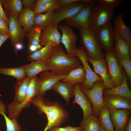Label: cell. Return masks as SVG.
Returning <instances> with one entry per match:
<instances>
[{
	"label": "cell",
	"instance_id": "cell-1",
	"mask_svg": "<svg viewBox=\"0 0 131 131\" xmlns=\"http://www.w3.org/2000/svg\"><path fill=\"white\" fill-rule=\"evenodd\" d=\"M39 114L44 113L48 120L47 124L43 131H47L52 127L59 128L69 118L67 111L64 107L57 101H52L44 98L43 96L38 94L31 101Z\"/></svg>",
	"mask_w": 131,
	"mask_h": 131
},
{
	"label": "cell",
	"instance_id": "cell-2",
	"mask_svg": "<svg viewBox=\"0 0 131 131\" xmlns=\"http://www.w3.org/2000/svg\"><path fill=\"white\" fill-rule=\"evenodd\" d=\"M81 63L78 57L66 53L62 47L59 45L57 46L51 56L44 63L50 72L65 75L77 68Z\"/></svg>",
	"mask_w": 131,
	"mask_h": 131
},
{
	"label": "cell",
	"instance_id": "cell-3",
	"mask_svg": "<svg viewBox=\"0 0 131 131\" xmlns=\"http://www.w3.org/2000/svg\"><path fill=\"white\" fill-rule=\"evenodd\" d=\"M78 30L81 37V44L89 57L95 60L104 57L103 49L97 33L90 27L85 29Z\"/></svg>",
	"mask_w": 131,
	"mask_h": 131
},
{
	"label": "cell",
	"instance_id": "cell-4",
	"mask_svg": "<svg viewBox=\"0 0 131 131\" xmlns=\"http://www.w3.org/2000/svg\"><path fill=\"white\" fill-rule=\"evenodd\" d=\"M95 2V0H79L68 6L60 7L53 11L50 24L58 25L60 22L75 15L88 3L94 4Z\"/></svg>",
	"mask_w": 131,
	"mask_h": 131
},
{
	"label": "cell",
	"instance_id": "cell-5",
	"mask_svg": "<svg viewBox=\"0 0 131 131\" xmlns=\"http://www.w3.org/2000/svg\"><path fill=\"white\" fill-rule=\"evenodd\" d=\"M8 27L10 40L16 56L17 57L18 51L22 49L26 33L17 21L18 17L14 15L8 16Z\"/></svg>",
	"mask_w": 131,
	"mask_h": 131
},
{
	"label": "cell",
	"instance_id": "cell-6",
	"mask_svg": "<svg viewBox=\"0 0 131 131\" xmlns=\"http://www.w3.org/2000/svg\"><path fill=\"white\" fill-rule=\"evenodd\" d=\"M114 10L99 4L93 6L90 27L96 33L111 21L114 15Z\"/></svg>",
	"mask_w": 131,
	"mask_h": 131
},
{
	"label": "cell",
	"instance_id": "cell-7",
	"mask_svg": "<svg viewBox=\"0 0 131 131\" xmlns=\"http://www.w3.org/2000/svg\"><path fill=\"white\" fill-rule=\"evenodd\" d=\"M82 91L90 100L92 105L93 114L98 118L100 110L104 106L103 93L105 88L102 81L95 82L92 88L90 89H84L81 87Z\"/></svg>",
	"mask_w": 131,
	"mask_h": 131
},
{
	"label": "cell",
	"instance_id": "cell-8",
	"mask_svg": "<svg viewBox=\"0 0 131 131\" xmlns=\"http://www.w3.org/2000/svg\"><path fill=\"white\" fill-rule=\"evenodd\" d=\"M75 55L82 63L85 73V80L84 82L81 83V87L84 89H90L92 88L95 82L102 81L101 78L94 72L90 66L87 60L89 57L82 47L77 48Z\"/></svg>",
	"mask_w": 131,
	"mask_h": 131
},
{
	"label": "cell",
	"instance_id": "cell-9",
	"mask_svg": "<svg viewBox=\"0 0 131 131\" xmlns=\"http://www.w3.org/2000/svg\"><path fill=\"white\" fill-rule=\"evenodd\" d=\"M94 5L88 3L78 13L65 20L66 25L69 27L85 29L90 27L92 13Z\"/></svg>",
	"mask_w": 131,
	"mask_h": 131
},
{
	"label": "cell",
	"instance_id": "cell-10",
	"mask_svg": "<svg viewBox=\"0 0 131 131\" xmlns=\"http://www.w3.org/2000/svg\"><path fill=\"white\" fill-rule=\"evenodd\" d=\"M104 56L107 63L109 76L114 87L120 85L123 82V75L120 66L116 58L113 51L104 53Z\"/></svg>",
	"mask_w": 131,
	"mask_h": 131
},
{
	"label": "cell",
	"instance_id": "cell-11",
	"mask_svg": "<svg viewBox=\"0 0 131 131\" xmlns=\"http://www.w3.org/2000/svg\"><path fill=\"white\" fill-rule=\"evenodd\" d=\"M97 33L103 49L106 53L113 51L116 39L113 27L111 21L101 28Z\"/></svg>",
	"mask_w": 131,
	"mask_h": 131
},
{
	"label": "cell",
	"instance_id": "cell-12",
	"mask_svg": "<svg viewBox=\"0 0 131 131\" xmlns=\"http://www.w3.org/2000/svg\"><path fill=\"white\" fill-rule=\"evenodd\" d=\"M58 28L62 32L61 42L64 45L67 53L75 56L77 40L76 34L70 27L66 25H58Z\"/></svg>",
	"mask_w": 131,
	"mask_h": 131
},
{
	"label": "cell",
	"instance_id": "cell-13",
	"mask_svg": "<svg viewBox=\"0 0 131 131\" xmlns=\"http://www.w3.org/2000/svg\"><path fill=\"white\" fill-rule=\"evenodd\" d=\"M110 117L115 131H124L131 116V109H109Z\"/></svg>",
	"mask_w": 131,
	"mask_h": 131
},
{
	"label": "cell",
	"instance_id": "cell-14",
	"mask_svg": "<svg viewBox=\"0 0 131 131\" xmlns=\"http://www.w3.org/2000/svg\"><path fill=\"white\" fill-rule=\"evenodd\" d=\"M87 60L93 66L94 72L100 76L105 89L115 87L109 76L108 65L104 57L95 60L88 57Z\"/></svg>",
	"mask_w": 131,
	"mask_h": 131
},
{
	"label": "cell",
	"instance_id": "cell-15",
	"mask_svg": "<svg viewBox=\"0 0 131 131\" xmlns=\"http://www.w3.org/2000/svg\"><path fill=\"white\" fill-rule=\"evenodd\" d=\"M74 99L73 103L74 104L77 103L81 107L83 111V120H84L93 114L91 103L82 91L80 85L79 84L74 85Z\"/></svg>",
	"mask_w": 131,
	"mask_h": 131
},
{
	"label": "cell",
	"instance_id": "cell-16",
	"mask_svg": "<svg viewBox=\"0 0 131 131\" xmlns=\"http://www.w3.org/2000/svg\"><path fill=\"white\" fill-rule=\"evenodd\" d=\"M104 105L109 109H131V99L114 94L103 95Z\"/></svg>",
	"mask_w": 131,
	"mask_h": 131
},
{
	"label": "cell",
	"instance_id": "cell-17",
	"mask_svg": "<svg viewBox=\"0 0 131 131\" xmlns=\"http://www.w3.org/2000/svg\"><path fill=\"white\" fill-rule=\"evenodd\" d=\"M123 14L120 13L113 19L114 27L115 39L120 38L125 41L131 46L130 28L125 24Z\"/></svg>",
	"mask_w": 131,
	"mask_h": 131
},
{
	"label": "cell",
	"instance_id": "cell-18",
	"mask_svg": "<svg viewBox=\"0 0 131 131\" xmlns=\"http://www.w3.org/2000/svg\"><path fill=\"white\" fill-rule=\"evenodd\" d=\"M44 27L34 25L26 33L28 43V53L30 54L41 49L42 45L40 43V38Z\"/></svg>",
	"mask_w": 131,
	"mask_h": 131
},
{
	"label": "cell",
	"instance_id": "cell-19",
	"mask_svg": "<svg viewBox=\"0 0 131 131\" xmlns=\"http://www.w3.org/2000/svg\"><path fill=\"white\" fill-rule=\"evenodd\" d=\"M66 75H58L48 71L42 72L40 74V84L38 94L43 96L47 90H51L56 83L64 78Z\"/></svg>",
	"mask_w": 131,
	"mask_h": 131
},
{
	"label": "cell",
	"instance_id": "cell-20",
	"mask_svg": "<svg viewBox=\"0 0 131 131\" xmlns=\"http://www.w3.org/2000/svg\"><path fill=\"white\" fill-rule=\"evenodd\" d=\"M58 25L51 24L45 27L42 31L40 38V43L45 46L49 42H52L59 46L61 42V35L58 30Z\"/></svg>",
	"mask_w": 131,
	"mask_h": 131
},
{
	"label": "cell",
	"instance_id": "cell-21",
	"mask_svg": "<svg viewBox=\"0 0 131 131\" xmlns=\"http://www.w3.org/2000/svg\"><path fill=\"white\" fill-rule=\"evenodd\" d=\"M31 78L27 75L22 79L17 81L15 85V95L14 101L10 104L12 105L20 104L25 100Z\"/></svg>",
	"mask_w": 131,
	"mask_h": 131
},
{
	"label": "cell",
	"instance_id": "cell-22",
	"mask_svg": "<svg viewBox=\"0 0 131 131\" xmlns=\"http://www.w3.org/2000/svg\"><path fill=\"white\" fill-rule=\"evenodd\" d=\"M57 46L54 43L49 42L40 50L29 54L27 59L31 61L38 60L45 62L51 56Z\"/></svg>",
	"mask_w": 131,
	"mask_h": 131
},
{
	"label": "cell",
	"instance_id": "cell-23",
	"mask_svg": "<svg viewBox=\"0 0 131 131\" xmlns=\"http://www.w3.org/2000/svg\"><path fill=\"white\" fill-rule=\"evenodd\" d=\"M74 85L69 82L59 81L52 87L51 90L58 93L69 104L70 99L74 96Z\"/></svg>",
	"mask_w": 131,
	"mask_h": 131
},
{
	"label": "cell",
	"instance_id": "cell-24",
	"mask_svg": "<svg viewBox=\"0 0 131 131\" xmlns=\"http://www.w3.org/2000/svg\"><path fill=\"white\" fill-rule=\"evenodd\" d=\"M113 51L117 60L130 57L131 46L123 40L117 38L114 43Z\"/></svg>",
	"mask_w": 131,
	"mask_h": 131
},
{
	"label": "cell",
	"instance_id": "cell-25",
	"mask_svg": "<svg viewBox=\"0 0 131 131\" xmlns=\"http://www.w3.org/2000/svg\"><path fill=\"white\" fill-rule=\"evenodd\" d=\"M1 1L7 17L14 15L18 17L23 9L21 0H2Z\"/></svg>",
	"mask_w": 131,
	"mask_h": 131
},
{
	"label": "cell",
	"instance_id": "cell-26",
	"mask_svg": "<svg viewBox=\"0 0 131 131\" xmlns=\"http://www.w3.org/2000/svg\"><path fill=\"white\" fill-rule=\"evenodd\" d=\"M35 16L33 10L24 8L17 18L18 23L23 27V29L25 33L31 28L35 25L34 21Z\"/></svg>",
	"mask_w": 131,
	"mask_h": 131
},
{
	"label": "cell",
	"instance_id": "cell-27",
	"mask_svg": "<svg viewBox=\"0 0 131 131\" xmlns=\"http://www.w3.org/2000/svg\"><path fill=\"white\" fill-rule=\"evenodd\" d=\"M85 79V70L83 66L80 65L77 68L72 70L66 75L62 81L63 82H68L74 85L83 83Z\"/></svg>",
	"mask_w": 131,
	"mask_h": 131
},
{
	"label": "cell",
	"instance_id": "cell-28",
	"mask_svg": "<svg viewBox=\"0 0 131 131\" xmlns=\"http://www.w3.org/2000/svg\"><path fill=\"white\" fill-rule=\"evenodd\" d=\"M111 94L119 95L131 99V91L128 86L126 75H123V82L120 85L104 90L103 95Z\"/></svg>",
	"mask_w": 131,
	"mask_h": 131
},
{
	"label": "cell",
	"instance_id": "cell-29",
	"mask_svg": "<svg viewBox=\"0 0 131 131\" xmlns=\"http://www.w3.org/2000/svg\"><path fill=\"white\" fill-rule=\"evenodd\" d=\"M23 66L26 75L30 78L36 76L40 73L49 71L44 62L40 61H33Z\"/></svg>",
	"mask_w": 131,
	"mask_h": 131
},
{
	"label": "cell",
	"instance_id": "cell-30",
	"mask_svg": "<svg viewBox=\"0 0 131 131\" xmlns=\"http://www.w3.org/2000/svg\"><path fill=\"white\" fill-rule=\"evenodd\" d=\"M98 120L102 128L106 131H115L111 120L109 109L104 105L101 108Z\"/></svg>",
	"mask_w": 131,
	"mask_h": 131
},
{
	"label": "cell",
	"instance_id": "cell-31",
	"mask_svg": "<svg viewBox=\"0 0 131 131\" xmlns=\"http://www.w3.org/2000/svg\"><path fill=\"white\" fill-rule=\"evenodd\" d=\"M80 126L83 131H99L101 128L98 118L93 114L81 121Z\"/></svg>",
	"mask_w": 131,
	"mask_h": 131
},
{
	"label": "cell",
	"instance_id": "cell-32",
	"mask_svg": "<svg viewBox=\"0 0 131 131\" xmlns=\"http://www.w3.org/2000/svg\"><path fill=\"white\" fill-rule=\"evenodd\" d=\"M40 78L36 76L31 78L28 89L26 98L25 102L30 103L31 100L39 94L40 89Z\"/></svg>",
	"mask_w": 131,
	"mask_h": 131
},
{
	"label": "cell",
	"instance_id": "cell-33",
	"mask_svg": "<svg viewBox=\"0 0 131 131\" xmlns=\"http://www.w3.org/2000/svg\"><path fill=\"white\" fill-rule=\"evenodd\" d=\"M60 7V0H51L47 2L35 5L33 11L36 16L43 13L53 11Z\"/></svg>",
	"mask_w": 131,
	"mask_h": 131
},
{
	"label": "cell",
	"instance_id": "cell-34",
	"mask_svg": "<svg viewBox=\"0 0 131 131\" xmlns=\"http://www.w3.org/2000/svg\"><path fill=\"white\" fill-rule=\"evenodd\" d=\"M0 74L12 76L16 78L17 81L22 79L26 76L23 66L11 68L0 67Z\"/></svg>",
	"mask_w": 131,
	"mask_h": 131
},
{
	"label": "cell",
	"instance_id": "cell-35",
	"mask_svg": "<svg viewBox=\"0 0 131 131\" xmlns=\"http://www.w3.org/2000/svg\"><path fill=\"white\" fill-rule=\"evenodd\" d=\"M53 12V11H49L35 16L34 21L35 25L45 27L50 24Z\"/></svg>",
	"mask_w": 131,
	"mask_h": 131
},
{
	"label": "cell",
	"instance_id": "cell-36",
	"mask_svg": "<svg viewBox=\"0 0 131 131\" xmlns=\"http://www.w3.org/2000/svg\"><path fill=\"white\" fill-rule=\"evenodd\" d=\"M7 131H21V127L16 118L11 119L8 116L5 119Z\"/></svg>",
	"mask_w": 131,
	"mask_h": 131
},
{
	"label": "cell",
	"instance_id": "cell-37",
	"mask_svg": "<svg viewBox=\"0 0 131 131\" xmlns=\"http://www.w3.org/2000/svg\"><path fill=\"white\" fill-rule=\"evenodd\" d=\"M97 2L110 9L113 10L119 6L124 0H97Z\"/></svg>",
	"mask_w": 131,
	"mask_h": 131
},
{
	"label": "cell",
	"instance_id": "cell-38",
	"mask_svg": "<svg viewBox=\"0 0 131 131\" xmlns=\"http://www.w3.org/2000/svg\"><path fill=\"white\" fill-rule=\"evenodd\" d=\"M125 70L130 80L131 79V62L130 57L117 60Z\"/></svg>",
	"mask_w": 131,
	"mask_h": 131
},
{
	"label": "cell",
	"instance_id": "cell-39",
	"mask_svg": "<svg viewBox=\"0 0 131 131\" xmlns=\"http://www.w3.org/2000/svg\"><path fill=\"white\" fill-rule=\"evenodd\" d=\"M47 131H83L82 128L80 126L78 127H73L67 126L64 127H52Z\"/></svg>",
	"mask_w": 131,
	"mask_h": 131
},
{
	"label": "cell",
	"instance_id": "cell-40",
	"mask_svg": "<svg viewBox=\"0 0 131 131\" xmlns=\"http://www.w3.org/2000/svg\"><path fill=\"white\" fill-rule=\"evenodd\" d=\"M0 33L9 34L8 24L3 19L0 18Z\"/></svg>",
	"mask_w": 131,
	"mask_h": 131
},
{
	"label": "cell",
	"instance_id": "cell-41",
	"mask_svg": "<svg viewBox=\"0 0 131 131\" xmlns=\"http://www.w3.org/2000/svg\"><path fill=\"white\" fill-rule=\"evenodd\" d=\"M24 8L27 9L33 10L35 0H22Z\"/></svg>",
	"mask_w": 131,
	"mask_h": 131
},
{
	"label": "cell",
	"instance_id": "cell-42",
	"mask_svg": "<svg viewBox=\"0 0 131 131\" xmlns=\"http://www.w3.org/2000/svg\"><path fill=\"white\" fill-rule=\"evenodd\" d=\"M0 18L3 19L8 24L9 18L5 15L3 9L1 0H0Z\"/></svg>",
	"mask_w": 131,
	"mask_h": 131
},
{
	"label": "cell",
	"instance_id": "cell-43",
	"mask_svg": "<svg viewBox=\"0 0 131 131\" xmlns=\"http://www.w3.org/2000/svg\"><path fill=\"white\" fill-rule=\"evenodd\" d=\"M79 0H60V7L68 6L77 1Z\"/></svg>",
	"mask_w": 131,
	"mask_h": 131
},
{
	"label": "cell",
	"instance_id": "cell-44",
	"mask_svg": "<svg viewBox=\"0 0 131 131\" xmlns=\"http://www.w3.org/2000/svg\"><path fill=\"white\" fill-rule=\"evenodd\" d=\"M10 38L9 34H4L0 33V48L3 43Z\"/></svg>",
	"mask_w": 131,
	"mask_h": 131
},
{
	"label": "cell",
	"instance_id": "cell-45",
	"mask_svg": "<svg viewBox=\"0 0 131 131\" xmlns=\"http://www.w3.org/2000/svg\"><path fill=\"white\" fill-rule=\"evenodd\" d=\"M124 131H131V116L129 118L127 125Z\"/></svg>",
	"mask_w": 131,
	"mask_h": 131
},
{
	"label": "cell",
	"instance_id": "cell-46",
	"mask_svg": "<svg viewBox=\"0 0 131 131\" xmlns=\"http://www.w3.org/2000/svg\"><path fill=\"white\" fill-rule=\"evenodd\" d=\"M51 0H35V6L41 3L47 2Z\"/></svg>",
	"mask_w": 131,
	"mask_h": 131
},
{
	"label": "cell",
	"instance_id": "cell-47",
	"mask_svg": "<svg viewBox=\"0 0 131 131\" xmlns=\"http://www.w3.org/2000/svg\"><path fill=\"white\" fill-rule=\"evenodd\" d=\"M106 131L104 129H103V128H102V127H101L100 131Z\"/></svg>",
	"mask_w": 131,
	"mask_h": 131
}]
</instances>
